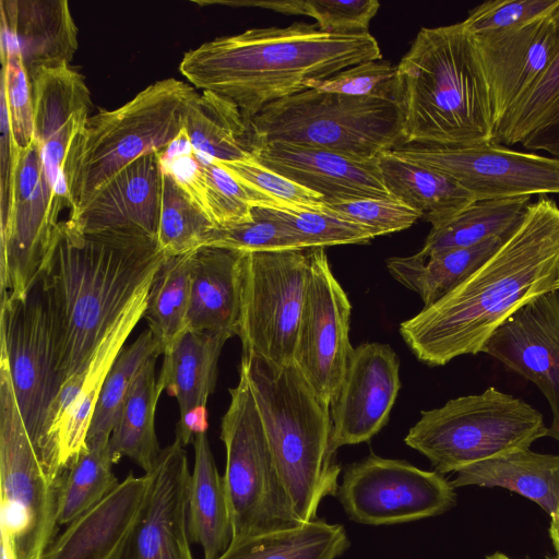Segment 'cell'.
Instances as JSON below:
<instances>
[{
    "mask_svg": "<svg viewBox=\"0 0 559 559\" xmlns=\"http://www.w3.org/2000/svg\"><path fill=\"white\" fill-rule=\"evenodd\" d=\"M552 290H559V206L539 197L480 267L404 321L400 333L420 361L443 366L480 353L518 309Z\"/></svg>",
    "mask_w": 559,
    "mask_h": 559,
    "instance_id": "cell-1",
    "label": "cell"
},
{
    "mask_svg": "<svg viewBox=\"0 0 559 559\" xmlns=\"http://www.w3.org/2000/svg\"><path fill=\"white\" fill-rule=\"evenodd\" d=\"M165 258L146 237L83 233L69 218L58 223L38 280L53 320L63 384L90 365Z\"/></svg>",
    "mask_w": 559,
    "mask_h": 559,
    "instance_id": "cell-2",
    "label": "cell"
},
{
    "mask_svg": "<svg viewBox=\"0 0 559 559\" xmlns=\"http://www.w3.org/2000/svg\"><path fill=\"white\" fill-rule=\"evenodd\" d=\"M381 57L369 32L324 33L295 22L205 41L183 55L179 71L192 86L236 104L250 121L269 104L308 90L311 80Z\"/></svg>",
    "mask_w": 559,
    "mask_h": 559,
    "instance_id": "cell-3",
    "label": "cell"
},
{
    "mask_svg": "<svg viewBox=\"0 0 559 559\" xmlns=\"http://www.w3.org/2000/svg\"><path fill=\"white\" fill-rule=\"evenodd\" d=\"M397 69L403 145L457 147L493 142L488 83L463 21L423 27Z\"/></svg>",
    "mask_w": 559,
    "mask_h": 559,
    "instance_id": "cell-4",
    "label": "cell"
},
{
    "mask_svg": "<svg viewBox=\"0 0 559 559\" xmlns=\"http://www.w3.org/2000/svg\"><path fill=\"white\" fill-rule=\"evenodd\" d=\"M248 379L278 474L302 523L317 519L321 501L336 497L341 465L332 447L331 404L295 362L277 366L242 354Z\"/></svg>",
    "mask_w": 559,
    "mask_h": 559,
    "instance_id": "cell-5",
    "label": "cell"
},
{
    "mask_svg": "<svg viewBox=\"0 0 559 559\" xmlns=\"http://www.w3.org/2000/svg\"><path fill=\"white\" fill-rule=\"evenodd\" d=\"M195 87L177 79L146 86L119 108L99 109L72 142L64 178L76 213L116 174L142 156L160 152L183 131Z\"/></svg>",
    "mask_w": 559,
    "mask_h": 559,
    "instance_id": "cell-6",
    "label": "cell"
},
{
    "mask_svg": "<svg viewBox=\"0 0 559 559\" xmlns=\"http://www.w3.org/2000/svg\"><path fill=\"white\" fill-rule=\"evenodd\" d=\"M403 121L395 100L308 88L269 104L250 126L258 152L264 144L285 142L376 160L403 145Z\"/></svg>",
    "mask_w": 559,
    "mask_h": 559,
    "instance_id": "cell-7",
    "label": "cell"
},
{
    "mask_svg": "<svg viewBox=\"0 0 559 559\" xmlns=\"http://www.w3.org/2000/svg\"><path fill=\"white\" fill-rule=\"evenodd\" d=\"M548 435L544 416L523 400L490 386L421 412L404 441L424 454L436 472H457L468 465L530 449Z\"/></svg>",
    "mask_w": 559,
    "mask_h": 559,
    "instance_id": "cell-8",
    "label": "cell"
},
{
    "mask_svg": "<svg viewBox=\"0 0 559 559\" xmlns=\"http://www.w3.org/2000/svg\"><path fill=\"white\" fill-rule=\"evenodd\" d=\"M221 425L226 465L223 475L233 543L296 527L298 518L276 468L248 379L239 369L238 384ZM231 543V544H233Z\"/></svg>",
    "mask_w": 559,
    "mask_h": 559,
    "instance_id": "cell-9",
    "label": "cell"
},
{
    "mask_svg": "<svg viewBox=\"0 0 559 559\" xmlns=\"http://www.w3.org/2000/svg\"><path fill=\"white\" fill-rule=\"evenodd\" d=\"M60 488L29 438L0 352V526L16 559H44L57 537Z\"/></svg>",
    "mask_w": 559,
    "mask_h": 559,
    "instance_id": "cell-10",
    "label": "cell"
},
{
    "mask_svg": "<svg viewBox=\"0 0 559 559\" xmlns=\"http://www.w3.org/2000/svg\"><path fill=\"white\" fill-rule=\"evenodd\" d=\"M0 352L5 355L19 408L29 438L49 478L63 475L48 448V421L63 385L55 325L40 281L22 298H5L0 306Z\"/></svg>",
    "mask_w": 559,
    "mask_h": 559,
    "instance_id": "cell-11",
    "label": "cell"
},
{
    "mask_svg": "<svg viewBox=\"0 0 559 559\" xmlns=\"http://www.w3.org/2000/svg\"><path fill=\"white\" fill-rule=\"evenodd\" d=\"M311 249L245 252L237 336L242 354L294 362Z\"/></svg>",
    "mask_w": 559,
    "mask_h": 559,
    "instance_id": "cell-12",
    "label": "cell"
},
{
    "mask_svg": "<svg viewBox=\"0 0 559 559\" xmlns=\"http://www.w3.org/2000/svg\"><path fill=\"white\" fill-rule=\"evenodd\" d=\"M336 498L354 522L392 525L440 515L456 495L436 471L370 454L346 467Z\"/></svg>",
    "mask_w": 559,
    "mask_h": 559,
    "instance_id": "cell-13",
    "label": "cell"
},
{
    "mask_svg": "<svg viewBox=\"0 0 559 559\" xmlns=\"http://www.w3.org/2000/svg\"><path fill=\"white\" fill-rule=\"evenodd\" d=\"M396 156L441 171L477 201L559 195V158L508 148L493 142L441 147L402 145Z\"/></svg>",
    "mask_w": 559,
    "mask_h": 559,
    "instance_id": "cell-14",
    "label": "cell"
},
{
    "mask_svg": "<svg viewBox=\"0 0 559 559\" xmlns=\"http://www.w3.org/2000/svg\"><path fill=\"white\" fill-rule=\"evenodd\" d=\"M350 309L347 295L330 269L324 248H311L294 362L329 404L337 394L354 349L348 335Z\"/></svg>",
    "mask_w": 559,
    "mask_h": 559,
    "instance_id": "cell-15",
    "label": "cell"
},
{
    "mask_svg": "<svg viewBox=\"0 0 559 559\" xmlns=\"http://www.w3.org/2000/svg\"><path fill=\"white\" fill-rule=\"evenodd\" d=\"M60 219L52 210V193L36 139L21 150L13 203L0 228V293L22 298L34 285Z\"/></svg>",
    "mask_w": 559,
    "mask_h": 559,
    "instance_id": "cell-16",
    "label": "cell"
},
{
    "mask_svg": "<svg viewBox=\"0 0 559 559\" xmlns=\"http://www.w3.org/2000/svg\"><path fill=\"white\" fill-rule=\"evenodd\" d=\"M480 353L539 389L552 415L547 436L559 441V290L518 309L489 336Z\"/></svg>",
    "mask_w": 559,
    "mask_h": 559,
    "instance_id": "cell-17",
    "label": "cell"
},
{
    "mask_svg": "<svg viewBox=\"0 0 559 559\" xmlns=\"http://www.w3.org/2000/svg\"><path fill=\"white\" fill-rule=\"evenodd\" d=\"M186 447L162 449L138 521L116 559H194L188 534L191 473Z\"/></svg>",
    "mask_w": 559,
    "mask_h": 559,
    "instance_id": "cell-18",
    "label": "cell"
},
{
    "mask_svg": "<svg viewBox=\"0 0 559 559\" xmlns=\"http://www.w3.org/2000/svg\"><path fill=\"white\" fill-rule=\"evenodd\" d=\"M152 281L141 288L123 311L90 365L64 382L52 405L47 441L49 452L62 473L86 448V436L102 388L127 338L143 318Z\"/></svg>",
    "mask_w": 559,
    "mask_h": 559,
    "instance_id": "cell-19",
    "label": "cell"
},
{
    "mask_svg": "<svg viewBox=\"0 0 559 559\" xmlns=\"http://www.w3.org/2000/svg\"><path fill=\"white\" fill-rule=\"evenodd\" d=\"M34 136L52 193V210H72L64 163L70 146L83 130L92 108L85 78L70 64L39 70L32 79Z\"/></svg>",
    "mask_w": 559,
    "mask_h": 559,
    "instance_id": "cell-20",
    "label": "cell"
},
{
    "mask_svg": "<svg viewBox=\"0 0 559 559\" xmlns=\"http://www.w3.org/2000/svg\"><path fill=\"white\" fill-rule=\"evenodd\" d=\"M400 364L386 344L365 343L353 349L331 403L332 447L370 440L388 423L401 388Z\"/></svg>",
    "mask_w": 559,
    "mask_h": 559,
    "instance_id": "cell-21",
    "label": "cell"
},
{
    "mask_svg": "<svg viewBox=\"0 0 559 559\" xmlns=\"http://www.w3.org/2000/svg\"><path fill=\"white\" fill-rule=\"evenodd\" d=\"M557 11L518 28L473 35L496 126L536 82L552 57L559 37Z\"/></svg>",
    "mask_w": 559,
    "mask_h": 559,
    "instance_id": "cell-22",
    "label": "cell"
},
{
    "mask_svg": "<svg viewBox=\"0 0 559 559\" xmlns=\"http://www.w3.org/2000/svg\"><path fill=\"white\" fill-rule=\"evenodd\" d=\"M162 195L163 168L159 152H153L116 174L68 218L83 233L117 231L156 241Z\"/></svg>",
    "mask_w": 559,
    "mask_h": 559,
    "instance_id": "cell-23",
    "label": "cell"
},
{
    "mask_svg": "<svg viewBox=\"0 0 559 559\" xmlns=\"http://www.w3.org/2000/svg\"><path fill=\"white\" fill-rule=\"evenodd\" d=\"M254 159L322 195L326 203L362 198L395 199L383 182L377 159L359 160L285 142L264 144Z\"/></svg>",
    "mask_w": 559,
    "mask_h": 559,
    "instance_id": "cell-24",
    "label": "cell"
},
{
    "mask_svg": "<svg viewBox=\"0 0 559 559\" xmlns=\"http://www.w3.org/2000/svg\"><path fill=\"white\" fill-rule=\"evenodd\" d=\"M148 475L129 473L107 496L68 524L44 559H116L146 499Z\"/></svg>",
    "mask_w": 559,
    "mask_h": 559,
    "instance_id": "cell-25",
    "label": "cell"
},
{
    "mask_svg": "<svg viewBox=\"0 0 559 559\" xmlns=\"http://www.w3.org/2000/svg\"><path fill=\"white\" fill-rule=\"evenodd\" d=\"M1 31L12 36L29 80L41 69L70 64L78 27L67 0H1Z\"/></svg>",
    "mask_w": 559,
    "mask_h": 559,
    "instance_id": "cell-26",
    "label": "cell"
},
{
    "mask_svg": "<svg viewBox=\"0 0 559 559\" xmlns=\"http://www.w3.org/2000/svg\"><path fill=\"white\" fill-rule=\"evenodd\" d=\"M243 251L204 247L193 252L187 331L237 334Z\"/></svg>",
    "mask_w": 559,
    "mask_h": 559,
    "instance_id": "cell-27",
    "label": "cell"
},
{
    "mask_svg": "<svg viewBox=\"0 0 559 559\" xmlns=\"http://www.w3.org/2000/svg\"><path fill=\"white\" fill-rule=\"evenodd\" d=\"M451 485L502 487L536 502L551 516L559 507V454L513 451L457 471Z\"/></svg>",
    "mask_w": 559,
    "mask_h": 559,
    "instance_id": "cell-28",
    "label": "cell"
},
{
    "mask_svg": "<svg viewBox=\"0 0 559 559\" xmlns=\"http://www.w3.org/2000/svg\"><path fill=\"white\" fill-rule=\"evenodd\" d=\"M194 465L188 502L190 542L204 559H219L233 543V525L223 476L218 474L206 432L193 439Z\"/></svg>",
    "mask_w": 559,
    "mask_h": 559,
    "instance_id": "cell-29",
    "label": "cell"
},
{
    "mask_svg": "<svg viewBox=\"0 0 559 559\" xmlns=\"http://www.w3.org/2000/svg\"><path fill=\"white\" fill-rule=\"evenodd\" d=\"M377 162L383 182L394 198L416 210L431 226L450 219L476 202L450 176L401 158L392 151L382 153Z\"/></svg>",
    "mask_w": 559,
    "mask_h": 559,
    "instance_id": "cell-30",
    "label": "cell"
},
{
    "mask_svg": "<svg viewBox=\"0 0 559 559\" xmlns=\"http://www.w3.org/2000/svg\"><path fill=\"white\" fill-rule=\"evenodd\" d=\"M183 130L192 147L212 160H248L258 153L250 121L238 106L209 91L189 102Z\"/></svg>",
    "mask_w": 559,
    "mask_h": 559,
    "instance_id": "cell-31",
    "label": "cell"
},
{
    "mask_svg": "<svg viewBox=\"0 0 559 559\" xmlns=\"http://www.w3.org/2000/svg\"><path fill=\"white\" fill-rule=\"evenodd\" d=\"M228 338L224 334L188 330L163 354L157 380L177 399L180 416L206 407L215 390L221 352Z\"/></svg>",
    "mask_w": 559,
    "mask_h": 559,
    "instance_id": "cell-32",
    "label": "cell"
},
{
    "mask_svg": "<svg viewBox=\"0 0 559 559\" xmlns=\"http://www.w3.org/2000/svg\"><path fill=\"white\" fill-rule=\"evenodd\" d=\"M504 239L495 237L469 247L393 257L386 261V266L397 282L417 293L424 307H428L480 267Z\"/></svg>",
    "mask_w": 559,
    "mask_h": 559,
    "instance_id": "cell-33",
    "label": "cell"
},
{
    "mask_svg": "<svg viewBox=\"0 0 559 559\" xmlns=\"http://www.w3.org/2000/svg\"><path fill=\"white\" fill-rule=\"evenodd\" d=\"M158 356H151L135 377L109 439L115 464L127 456L145 473L153 469L162 451L154 425L157 402L165 390L156 380Z\"/></svg>",
    "mask_w": 559,
    "mask_h": 559,
    "instance_id": "cell-34",
    "label": "cell"
},
{
    "mask_svg": "<svg viewBox=\"0 0 559 559\" xmlns=\"http://www.w3.org/2000/svg\"><path fill=\"white\" fill-rule=\"evenodd\" d=\"M341 524L314 519L233 543L219 559H336L349 547Z\"/></svg>",
    "mask_w": 559,
    "mask_h": 559,
    "instance_id": "cell-35",
    "label": "cell"
},
{
    "mask_svg": "<svg viewBox=\"0 0 559 559\" xmlns=\"http://www.w3.org/2000/svg\"><path fill=\"white\" fill-rule=\"evenodd\" d=\"M530 197L477 201L450 219L431 226L423 248L425 254L469 247L495 237L506 238L521 223Z\"/></svg>",
    "mask_w": 559,
    "mask_h": 559,
    "instance_id": "cell-36",
    "label": "cell"
},
{
    "mask_svg": "<svg viewBox=\"0 0 559 559\" xmlns=\"http://www.w3.org/2000/svg\"><path fill=\"white\" fill-rule=\"evenodd\" d=\"M192 254L166 257L151 284L143 318L162 355L187 331Z\"/></svg>",
    "mask_w": 559,
    "mask_h": 559,
    "instance_id": "cell-37",
    "label": "cell"
},
{
    "mask_svg": "<svg viewBox=\"0 0 559 559\" xmlns=\"http://www.w3.org/2000/svg\"><path fill=\"white\" fill-rule=\"evenodd\" d=\"M217 226L163 170V195L156 242L165 257L194 252L214 242Z\"/></svg>",
    "mask_w": 559,
    "mask_h": 559,
    "instance_id": "cell-38",
    "label": "cell"
},
{
    "mask_svg": "<svg viewBox=\"0 0 559 559\" xmlns=\"http://www.w3.org/2000/svg\"><path fill=\"white\" fill-rule=\"evenodd\" d=\"M154 354L162 355V350L150 329L121 349L102 388L86 436V447L109 442L135 377Z\"/></svg>",
    "mask_w": 559,
    "mask_h": 559,
    "instance_id": "cell-39",
    "label": "cell"
},
{
    "mask_svg": "<svg viewBox=\"0 0 559 559\" xmlns=\"http://www.w3.org/2000/svg\"><path fill=\"white\" fill-rule=\"evenodd\" d=\"M106 444L86 447L64 473L59 493L58 524L68 525L95 506L120 483Z\"/></svg>",
    "mask_w": 559,
    "mask_h": 559,
    "instance_id": "cell-40",
    "label": "cell"
},
{
    "mask_svg": "<svg viewBox=\"0 0 559 559\" xmlns=\"http://www.w3.org/2000/svg\"><path fill=\"white\" fill-rule=\"evenodd\" d=\"M559 24V9L557 11ZM559 103V37L547 67L536 82L496 126L493 143L521 144L544 124Z\"/></svg>",
    "mask_w": 559,
    "mask_h": 559,
    "instance_id": "cell-41",
    "label": "cell"
},
{
    "mask_svg": "<svg viewBox=\"0 0 559 559\" xmlns=\"http://www.w3.org/2000/svg\"><path fill=\"white\" fill-rule=\"evenodd\" d=\"M235 7H259L285 14L308 15L316 20L324 33H367L372 17L380 8L377 0H284V1H206Z\"/></svg>",
    "mask_w": 559,
    "mask_h": 559,
    "instance_id": "cell-42",
    "label": "cell"
},
{
    "mask_svg": "<svg viewBox=\"0 0 559 559\" xmlns=\"http://www.w3.org/2000/svg\"><path fill=\"white\" fill-rule=\"evenodd\" d=\"M203 163L205 212L218 228L251 222L254 206L283 209L272 198L236 179L217 162L203 156Z\"/></svg>",
    "mask_w": 559,
    "mask_h": 559,
    "instance_id": "cell-43",
    "label": "cell"
},
{
    "mask_svg": "<svg viewBox=\"0 0 559 559\" xmlns=\"http://www.w3.org/2000/svg\"><path fill=\"white\" fill-rule=\"evenodd\" d=\"M260 207L271 218L278 221L298 235L308 249L366 243L377 237L371 229L334 215L323 207L322 210Z\"/></svg>",
    "mask_w": 559,
    "mask_h": 559,
    "instance_id": "cell-44",
    "label": "cell"
},
{
    "mask_svg": "<svg viewBox=\"0 0 559 559\" xmlns=\"http://www.w3.org/2000/svg\"><path fill=\"white\" fill-rule=\"evenodd\" d=\"M1 88L4 91L14 141L24 148L34 140L32 84L15 39L1 31Z\"/></svg>",
    "mask_w": 559,
    "mask_h": 559,
    "instance_id": "cell-45",
    "label": "cell"
},
{
    "mask_svg": "<svg viewBox=\"0 0 559 559\" xmlns=\"http://www.w3.org/2000/svg\"><path fill=\"white\" fill-rule=\"evenodd\" d=\"M211 247L243 252L308 249L302 239L285 225L266 215L260 206L252 209V221L217 228Z\"/></svg>",
    "mask_w": 559,
    "mask_h": 559,
    "instance_id": "cell-46",
    "label": "cell"
},
{
    "mask_svg": "<svg viewBox=\"0 0 559 559\" xmlns=\"http://www.w3.org/2000/svg\"><path fill=\"white\" fill-rule=\"evenodd\" d=\"M397 69L388 61L370 60L323 80H311L307 88L357 97L396 102Z\"/></svg>",
    "mask_w": 559,
    "mask_h": 559,
    "instance_id": "cell-47",
    "label": "cell"
},
{
    "mask_svg": "<svg viewBox=\"0 0 559 559\" xmlns=\"http://www.w3.org/2000/svg\"><path fill=\"white\" fill-rule=\"evenodd\" d=\"M217 162L242 183L275 200L283 209L322 210V195L296 183L253 159Z\"/></svg>",
    "mask_w": 559,
    "mask_h": 559,
    "instance_id": "cell-48",
    "label": "cell"
},
{
    "mask_svg": "<svg viewBox=\"0 0 559 559\" xmlns=\"http://www.w3.org/2000/svg\"><path fill=\"white\" fill-rule=\"evenodd\" d=\"M559 0H493L472 9L463 21L474 35L513 29L538 19L552 15Z\"/></svg>",
    "mask_w": 559,
    "mask_h": 559,
    "instance_id": "cell-49",
    "label": "cell"
},
{
    "mask_svg": "<svg viewBox=\"0 0 559 559\" xmlns=\"http://www.w3.org/2000/svg\"><path fill=\"white\" fill-rule=\"evenodd\" d=\"M323 209L371 229L377 236L411 227L421 215L397 199L362 198L326 203Z\"/></svg>",
    "mask_w": 559,
    "mask_h": 559,
    "instance_id": "cell-50",
    "label": "cell"
},
{
    "mask_svg": "<svg viewBox=\"0 0 559 559\" xmlns=\"http://www.w3.org/2000/svg\"><path fill=\"white\" fill-rule=\"evenodd\" d=\"M524 148L544 151L559 158V103L548 120L532 132L522 143Z\"/></svg>",
    "mask_w": 559,
    "mask_h": 559,
    "instance_id": "cell-51",
    "label": "cell"
},
{
    "mask_svg": "<svg viewBox=\"0 0 559 559\" xmlns=\"http://www.w3.org/2000/svg\"><path fill=\"white\" fill-rule=\"evenodd\" d=\"M549 536L552 540L555 549H559V507L556 512L550 516Z\"/></svg>",
    "mask_w": 559,
    "mask_h": 559,
    "instance_id": "cell-52",
    "label": "cell"
},
{
    "mask_svg": "<svg viewBox=\"0 0 559 559\" xmlns=\"http://www.w3.org/2000/svg\"><path fill=\"white\" fill-rule=\"evenodd\" d=\"M486 559H512V558H510L507 555L501 554V552H495V554L486 557Z\"/></svg>",
    "mask_w": 559,
    "mask_h": 559,
    "instance_id": "cell-53",
    "label": "cell"
},
{
    "mask_svg": "<svg viewBox=\"0 0 559 559\" xmlns=\"http://www.w3.org/2000/svg\"><path fill=\"white\" fill-rule=\"evenodd\" d=\"M549 559H559V549L556 550V555Z\"/></svg>",
    "mask_w": 559,
    "mask_h": 559,
    "instance_id": "cell-54",
    "label": "cell"
}]
</instances>
